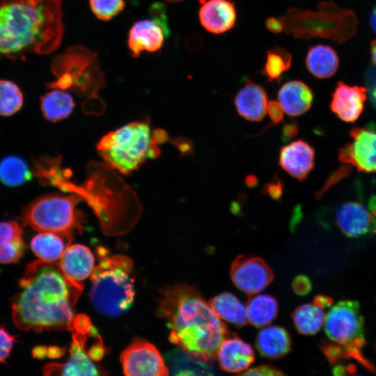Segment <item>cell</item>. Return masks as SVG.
Masks as SVG:
<instances>
[{"instance_id":"17","label":"cell","mask_w":376,"mask_h":376,"mask_svg":"<svg viewBox=\"0 0 376 376\" xmlns=\"http://www.w3.org/2000/svg\"><path fill=\"white\" fill-rule=\"evenodd\" d=\"M198 17L201 25L207 31L222 33L233 27L236 10L230 0H203Z\"/></svg>"},{"instance_id":"19","label":"cell","mask_w":376,"mask_h":376,"mask_svg":"<svg viewBox=\"0 0 376 376\" xmlns=\"http://www.w3.org/2000/svg\"><path fill=\"white\" fill-rule=\"evenodd\" d=\"M221 368L229 373H238L247 370L254 361L252 347L239 338H225L217 352Z\"/></svg>"},{"instance_id":"34","label":"cell","mask_w":376,"mask_h":376,"mask_svg":"<svg viewBox=\"0 0 376 376\" xmlns=\"http://www.w3.org/2000/svg\"><path fill=\"white\" fill-rule=\"evenodd\" d=\"M93 13L101 20H110L125 8V0H89Z\"/></svg>"},{"instance_id":"11","label":"cell","mask_w":376,"mask_h":376,"mask_svg":"<svg viewBox=\"0 0 376 376\" xmlns=\"http://www.w3.org/2000/svg\"><path fill=\"white\" fill-rule=\"evenodd\" d=\"M336 224L350 237H359L376 233V196L367 203L348 201L336 210Z\"/></svg>"},{"instance_id":"47","label":"cell","mask_w":376,"mask_h":376,"mask_svg":"<svg viewBox=\"0 0 376 376\" xmlns=\"http://www.w3.org/2000/svg\"><path fill=\"white\" fill-rule=\"evenodd\" d=\"M370 54L372 61L376 65V40H373L370 44Z\"/></svg>"},{"instance_id":"41","label":"cell","mask_w":376,"mask_h":376,"mask_svg":"<svg viewBox=\"0 0 376 376\" xmlns=\"http://www.w3.org/2000/svg\"><path fill=\"white\" fill-rule=\"evenodd\" d=\"M292 288L298 295H306L311 289V283L308 277L298 276L292 281Z\"/></svg>"},{"instance_id":"16","label":"cell","mask_w":376,"mask_h":376,"mask_svg":"<svg viewBox=\"0 0 376 376\" xmlns=\"http://www.w3.org/2000/svg\"><path fill=\"white\" fill-rule=\"evenodd\" d=\"M165 31L154 20L143 19L136 22L128 34V47L133 57L139 56L142 52H155L164 45Z\"/></svg>"},{"instance_id":"30","label":"cell","mask_w":376,"mask_h":376,"mask_svg":"<svg viewBox=\"0 0 376 376\" xmlns=\"http://www.w3.org/2000/svg\"><path fill=\"white\" fill-rule=\"evenodd\" d=\"M31 172L25 161L10 155L0 161V181L8 187H18L30 181Z\"/></svg>"},{"instance_id":"12","label":"cell","mask_w":376,"mask_h":376,"mask_svg":"<svg viewBox=\"0 0 376 376\" xmlns=\"http://www.w3.org/2000/svg\"><path fill=\"white\" fill-rule=\"evenodd\" d=\"M230 277L239 290L252 295L263 290L272 281L274 274L262 258L239 256L231 264Z\"/></svg>"},{"instance_id":"15","label":"cell","mask_w":376,"mask_h":376,"mask_svg":"<svg viewBox=\"0 0 376 376\" xmlns=\"http://www.w3.org/2000/svg\"><path fill=\"white\" fill-rule=\"evenodd\" d=\"M366 88L339 81L332 94L331 111L342 120L354 122L360 116L367 97Z\"/></svg>"},{"instance_id":"32","label":"cell","mask_w":376,"mask_h":376,"mask_svg":"<svg viewBox=\"0 0 376 376\" xmlns=\"http://www.w3.org/2000/svg\"><path fill=\"white\" fill-rule=\"evenodd\" d=\"M292 56L289 52L283 48L274 47L267 52L261 72L268 81L279 82L283 72L290 68Z\"/></svg>"},{"instance_id":"40","label":"cell","mask_w":376,"mask_h":376,"mask_svg":"<svg viewBox=\"0 0 376 376\" xmlns=\"http://www.w3.org/2000/svg\"><path fill=\"white\" fill-rule=\"evenodd\" d=\"M246 375H264V376H275L283 375L282 372L276 368L269 365H262L255 368L246 370L242 373Z\"/></svg>"},{"instance_id":"23","label":"cell","mask_w":376,"mask_h":376,"mask_svg":"<svg viewBox=\"0 0 376 376\" xmlns=\"http://www.w3.org/2000/svg\"><path fill=\"white\" fill-rule=\"evenodd\" d=\"M257 348L263 357L276 359L290 350L291 340L288 331L279 326L264 327L256 338Z\"/></svg>"},{"instance_id":"1","label":"cell","mask_w":376,"mask_h":376,"mask_svg":"<svg viewBox=\"0 0 376 376\" xmlns=\"http://www.w3.org/2000/svg\"><path fill=\"white\" fill-rule=\"evenodd\" d=\"M11 299L12 319L23 331H74L75 306L84 285L67 276L60 263L37 260L20 279Z\"/></svg>"},{"instance_id":"39","label":"cell","mask_w":376,"mask_h":376,"mask_svg":"<svg viewBox=\"0 0 376 376\" xmlns=\"http://www.w3.org/2000/svg\"><path fill=\"white\" fill-rule=\"evenodd\" d=\"M366 83L372 103L376 107V68L370 66L366 72Z\"/></svg>"},{"instance_id":"45","label":"cell","mask_w":376,"mask_h":376,"mask_svg":"<svg viewBox=\"0 0 376 376\" xmlns=\"http://www.w3.org/2000/svg\"><path fill=\"white\" fill-rule=\"evenodd\" d=\"M246 185L249 187H254L258 185V180L255 175H248L244 179Z\"/></svg>"},{"instance_id":"5","label":"cell","mask_w":376,"mask_h":376,"mask_svg":"<svg viewBox=\"0 0 376 376\" xmlns=\"http://www.w3.org/2000/svg\"><path fill=\"white\" fill-rule=\"evenodd\" d=\"M97 256L98 265L91 274L90 299L102 314L120 315L134 299L132 261L124 255H112L103 247L97 249Z\"/></svg>"},{"instance_id":"31","label":"cell","mask_w":376,"mask_h":376,"mask_svg":"<svg viewBox=\"0 0 376 376\" xmlns=\"http://www.w3.org/2000/svg\"><path fill=\"white\" fill-rule=\"evenodd\" d=\"M167 361L174 375H197L208 372L205 361H201L182 349L171 352L167 355Z\"/></svg>"},{"instance_id":"24","label":"cell","mask_w":376,"mask_h":376,"mask_svg":"<svg viewBox=\"0 0 376 376\" xmlns=\"http://www.w3.org/2000/svg\"><path fill=\"white\" fill-rule=\"evenodd\" d=\"M22 229L15 221L0 222V263H14L25 250Z\"/></svg>"},{"instance_id":"29","label":"cell","mask_w":376,"mask_h":376,"mask_svg":"<svg viewBox=\"0 0 376 376\" xmlns=\"http://www.w3.org/2000/svg\"><path fill=\"white\" fill-rule=\"evenodd\" d=\"M246 306L247 320L256 327L269 324L276 316L279 306L269 295H257L249 299Z\"/></svg>"},{"instance_id":"36","label":"cell","mask_w":376,"mask_h":376,"mask_svg":"<svg viewBox=\"0 0 376 376\" xmlns=\"http://www.w3.org/2000/svg\"><path fill=\"white\" fill-rule=\"evenodd\" d=\"M283 187V181L277 175H275L269 182L264 185L261 192L273 200L278 201L282 197Z\"/></svg>"},{"instance_id":"9","label":"cell","mask_w":376,"mask_h":376,"mask_svg":"<svg viewBox=\"0 0 376 376\" xmlns=\"http://www.w3.org/2000/svg\"><path fill=\"white\" fill-rule=\"evenodd\" d=\"M95 330L90 319L84 315H77L74 321L72 341L70 358L63 363H52L42 368L45 375H97L100 370L92 361L91 350H86L88 336Z\"/></svg>"},{"instance_id":"43","label":"cell","mask_w":376,"mask_h":376,"mask_svg":"<svg viewBox=\"0 0 376 376\" xmlns=\"http://www.w3.org/2000/svg\"><path fill=\"white\" fill-rule=\"evenodd\" d=\"M299 132L297 124L291 121L285 123L281 130V140L288 142L295 138Z\"/></svg>"},{"instance_id":"14","label":"cell","mask_w":376,"mask_h":376,"mask_svg":"<svg viewBox=\"0 0 376 376\" xmlns=\"http://www.w3.org/2000/svg\"><path fill=\"white\" fill-rule=\"evenodd\" d=\"M279 164L290 175L302 181L314 167L315 150L304 140L292 141L281 148Z\"/></svg>"},{"instance_id":"33","label":"cell","mask_w":376,"mask_h":376,"mask_svg":"<svg viewBox=\"0 0 376 376\" xmlns=\"http://www.w3.org/2000/svg\"><path fill=\"white\" fill-rule=\"evenodd\" d=\"M23 94L17 84L0 80V116H9L20 110L23 105Z\"/></svg>"},{"instance_id":"10","label":"cell","mask_w":376,"mask_h":376,"mask_svg":"<svg viewBox=\"0 0 376 376\" xmlns=\"http://www.w3.org/2000/svg\"><path fill=\"white\" fill-rule=\"evenodd\" d=\"M120 362L125 375L164 376L169 368L157 349L140 338L134 339L120 354Z\"/></svg>"},{"instance_id":"8","label":"cell","mask_w":376,"mask_h":376,"mask_svg":"<svg viewBox=\"0 0 376 376\" xmlns=\"http://www.w3.org/2000/svg\"><path fill=\"white\" fill-rule=\"evenodd\" d=\"M97 55V52L81 45L68 48L52 61V71L56 79L49 83V87L72 88L82 93H95L104 82Z\"/></svg>"},{"instance_id":"27","label":"cell","mask_w":376,"mask_h":376,"mask_svg":"<svg viewBox=\"0 0 376 376\" xmlns=\"http://www.w3.org/2000/svg\"><path fill=\"white\" fill-rule=\"evenodd\" d=\"M209 303L221 320L240 327L246 324V306L234 295L223 292L211 299Z\"/></svg>"},{"instance_id":"37","label":"cell","mask_w":376,"mask_h":376,"mask_svg":"<svg viewBox=\"0 0 376 376\" xmlns=\"http://www.w3.org/2000/svg\"><path fill=\"white\" fill-rule=\"evenodd\" d=\"M150 15L152 20L157 22L164 29L166 35L169 36V30L167 24L165 6L161 3H155L150 8Z\"/></svg>"},{"instance_id":"35","label":"cell","mask_w":376,"mask_h":376,"mask_svg":"<svg viewBox=\"0 0 376 376\" xmlns=\"http://www.w3.org/2000/svg\"><path fill=\"white\" fill-rule=\"evenodd\" d=\"M15 342V336L11 335L3 327H0V363H6Z\"/></svg>"},{"instance_id":"4","label":"cell","mask_w":376,"mask_h":376,"mask_svg":"<svg viewBox=\"0 0 376 376\" xmlns=\"http://www.w3.org/2000/svg\"><path fill=\"white\" fill-rule=\"evenodd\" d=\"M168 139L164 130H152L148 121L128 123L104 135L97 146L104 161L127 175L160 154L159 144Z\"/></svg>"},{"instance_id":"21","label":"cell","mask_w":376,"mask_h":376,"mask_svg":"<svg viewBox=\"0 0 376 376\" xmlns=\"http://www.w3.org/2000/svg\"><path fill=\"white\" fill-rule=\"evenodd\" d=\"M59 260L65 275L78 282L91 276L95 267V258L92 252L82 244L70 245Z\"/></svg>"},{"instance_id":"22","label":"cell","mask_w":376,"mask_h":376,"mask_svg":"<svg viewBox=\"0 0 376 376\" xmlns=\"http://www.w3.org/2000/svg\"><path fill=\"white\" fill-rule=\"evenodd\" d=\"M278 100L285 113L290 116H298L311 107L313 95L305 83L293 80L285 83L278 91Z\"/></svg>"},{"instance_id":"46","label":"cell","mask_w":376,"mask_h":376,"mask_svg":"<svg viewBox=\"0 0 376 376\" xmlns=\"http://www.w3.org/2000/svg\"><path fill=\"white\" fill-rule=\"evenodd\" d=\"M370 23L371 28L376 33V6L374 7L370 13Z\"/></svg>"},{"instance_id":"26","label":"cell","mask_w":376,"mask_h":376,"mask_svg":"<svg viewBox=\"0 0 376 376\" xmlns=\"http://www.w3.org/2000/svg\"><path fill=\"white\" fill-rule=\"evenodd\" d=\"M308 71L318 78H328L335 74L338 66L336 52L329 46L317 45L312 47L306 57Z\"/></svg>"},{"instance_id":"25","label":"cell","mask_w":376,"mask_h":376,"mask_svg":"<svg viewBox=\"0 0 376 376\" xmlns=\"http://www.w3.org/2000/svg\"><path fill=\"white\" fill-rule=\"evenodd\" d=\"M72 238L51 232H40L31 241L33 252L40 259L48 262L60 260Z\"/></svg>"},{"instance_id":"3","label":"cell","mask_w":376,"mask_h":376,"mask_svg":"<svg viewBox=\"0 0 376 376\" xmlns=\"http://www.w3.org/2000/svg\"><path fill=\"white\" fill-rule=\"evenodd\" d=\"M63 35L61 0H0V56L48 54Z\"/></svg>"},{"instance_id":"20","label":"cell","mask_w":376,"mask_h":376,"mask_svg":"<svg viewBox=\"0 0 376 376\" xmlns=\"http://www.w3.org/2000/svg\"><path fill=\"white\" fill-rule=\"evenodd\" d=\"M332 304L331 297L319 295L313 302L298 306L292 315L297 330L304 335L318 333L324 323V310L332 306Z\"/></svg>"},{"instance_id":"18","label":"cell","mask_w":376,"mask_h":376,"mask_svg":"<svg viewBox=\"0 0 376 376\" xmlns=\"http://www.w3.org/2000/svg\"><path fill=\"white\" fill-rule=\"evenodd\" d=\"M234 104L237 113L249 121H261L267 113L268 100L264 88L247 80L237 93Z\"/></svg>"},{"instance_id":"42","label":"cell","mask_w":376,"mask_h":376,"mask_svg":"<svg viewBox=\"0 0 376 376\" xmlns=\"http://www.w3.org/2000/svg\"><path fill=\"white\" fill-rule=\"evenodd\" d=\"M173 142L184 156H188L194 152V143L189 139L179 137L175 139Z\"/></svg>"},{"instance_id":"2","label":"cell","mask_w":376,"mask_h":376,"mask_svg":"<svg viewBox=\"0 0 376 376\" xmlns=\"http://www.w3.org/2000/svg\"><path fill=\"white\" fill-rule=\"evenodd\" d=\"M170 329L169 340L205 362L217 358L228 330L194 287L178 283L164 289L157 308Z\"/></svg>"},{"instance_id":"38","label":"cell","mask_w":376,"mask_h":376,"mask_svg":"<svg viewBox=\"0 0 376 376\" xmlns=\"http://www.w3.org/2000/svg\"><path fill=\"white\" fill-rule=\"evenodd\" d=\"M284 112L282 106L279 102L272 100L268 103L267 113L273 124L277 125L283 120Z\"/></svg>"},{"instance_id":"28","label":"cell","mask_w":376,"mask_h":376,"mask_svg":"<svg viewBox=\"0 0 376 376\" xmlns=\"http://www.w3.org/2000/svg\"><path fill=\"white\" fill-rule=\"evenodd\" d=\"M75 102L72 97L61 89L56 88L40 98V109L44 117L52 122L63 120L72 112Z\"/></svg>"},{"instance_id":"48","label":"cell","mask_w":376,"mask_h":376,"mask_svg":"<svg viewBox=\"0 0 376 376\" xmlns=\"http://www.w3.org/2000/svg\"><path fill=\"white\" fill-rule=\"evenodd\" d=\"M167 2H170V3H178V2H180V1H182L184 0H164Z\"/></svg>"},{"instance_id":"7","label":"cell","mask_w":376,"mask_h":376,"mask_svg":"<svg viewBox=\"0 0 376 376\" xmlns=\"http://www.w3.org/2000/svg\"><path fill=\"white\" fill-rule=\"evenodd\" d=\"M77 196L47 194L25 207L22 212L23 224L39 232H51L72 238L81 231L83 215L77 209Z\"/></svg>"},{"instance_id":"13","label":"cell","mask_w":376,"mask_h":376,"mask_svg":"<svg viewBox=\"0 0 376 376\" xmlns=\"http://www.w3.org/2000/svg\"><path fill=\"white\" fill-rule=\"evenodd\" d=\"M352 142L340 150L339 159L345 164H352L357 170L376 172V132L361 127L353 128Z\"/></svg>"},{"instance_id":"44","label":"cell","mask_w":376,"mask_h":376,"mask_svg":"<svg viewBox=\"0 0 376 376\" xmlns=\"http://www.w3.org/2000/svg\"><path fill=\"white\" fill-rule=\"evenodd\" d=\"M265 25L267 29L274 33H281L284 28V24L281 19L280 20L274 17H269L265 22Z\"/></svg>"},{"instance_id":"6","label":"cell","mask_w":376,"mask_h":376,"mask_svg":"<svg viewBox=\"0 0 376 376\" xmlns=\"http://www.w3.org/2000/svg\"><path fill=\"white\" fill-rule=\"evenodd\" d=\"M323 326L332 343L323 348L330 363L342 359H354L367 369L374 370L361 351L366 340L364 320L359 302L354 300L337 302L326 313Z\"/></svg>"}]
</instances>
